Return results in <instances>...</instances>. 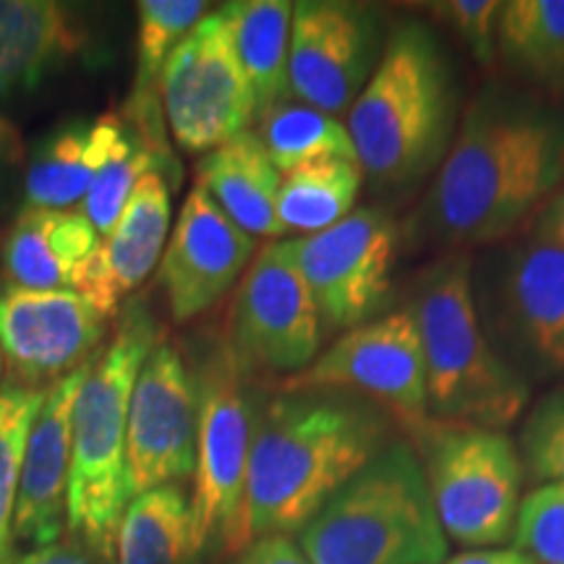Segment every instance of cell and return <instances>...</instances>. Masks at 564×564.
<instances>
[{"mask_svg": "<svg viewBox=\"0 0 564 564\" xmlns=\"http://www.w3.org/2000/svg\"><path fill=\"white\" fill-rule=\"evenodd\" d=\"M150 308H126L110 343L89 358L74 405V453L68 474L66 525L105 562L116 560V535L129 507L126 429L133 384L160 340Z\"/></svg>", "mask_w": 564, "mask_h": 564, "instance_id": "cell-5", "label": "cell"}, {"mask_svg": "<svg viewBox=\"0 0 564 564\" xmlns=\"http://www.w3.org/2000/svg\"><path fill=\"white\" fill-rule=\"evenodd\" d=\"M531 236L564 251V188H560L535 215V220L531 223Z\"/></svg>", "mask_w": 564, "mask_h": 564, "instance_id": "cell-37", "label": "cell"}, {"mask_svg": "<svg viewBox=\"0 0 564 564\" xmlns=\"http://www.w3.org/2000/svg\"><path fill=\"white\" fill-rule=\"evenodd\" d=\"M137 13V70H133L137 76H133L129 102L131 129L160 150H167L165 139H162V100H158V89L175 47L207 17V3L202 0H141Z\"/></svg>", "mask_w": 564, "mask_h": 564, "instance_id": "cell-25", "label": "cell"}, {"mask_svg": "<svg viewBox=\"0 0 564 564\" xmlns=\"http://www.w3.org/2000/svg\"><path fill=\"white\" fill-rule=\"evenodd\" d=\"M502 6L499 0H449V3H436V11L449 32L468 47L476 63L491 66L497 58V34L499 19H502Z\"/></svg>", "mask_w": 564, "mask_h": 564, "instance_id": "cell-34", "label": "cell"}, {"mask_svg": "<svg viewBox=\"0 0 564 564\" xmlns=\"http://www.w3.org/2000/svg\"><path fill=\"white\" fill-rule=\"evenodd\" d=\"M415 444L444 535L465 549L512 541L525 468L507 432L429 423Z\"/></svg>", "mask_w": 564, "mask_h": 564, "instance_id": "cell-8", "label": "cell"}, {"mask_svg": "<svg viewBox=\"0 0 564 564\" xmlns=\"http://www.w3.org/2000/svg\"><path fill=\"white\" fill-rule=\"evenodd\" d=\"M236 564H312L291 535H264L251 541Z\"/></svg>", "mask_w": 564, "mask_h": 564, "instance_id": "cell-36", "label": "cell"}, {"mask_svg": "<svg viewBox=\"0 0 564 564\" xmlns=\"http://www.w3.org/2000/svg\"><path fill=\"white\" fill-rule=\"evenodd\" d=\"M171 232V188L162 173L144 175L133 188L116 228L97 241L74 278V291L84 295L105 319L118 314L126 295L150 278L162 262Z\"/></svg>", "mask_w": 564, "mask_h": 564, "instance_id": "cell-19", "label": "cell"}, {"mask_svg": "<svg viewBox=\"0 0 564 564\" xmlns=\"http://www.w3.org/2000/svg\"><path fill=\"white\" fill-rule=\"evenodd\" d=\"M100 236L84 212L26 207L6 232L3 270L11 285L74 291V278Z\"/></svg>", "mask_w": 564, "mask_h": 564, "instance_id": "cell-22", "label": "cell"}, {"mask_svg": "<svg viewBox=\"0 0 564 564\" xmlns=\"http://www.w3.org/2000/svg\"><path fill=\"white\" fill-rule=\"evenodd\" d=\"M312 564H444L449 539L421 455L390 440L301 531Z\"/></svg>", "mask_w": 564, "mask_h": 564, "instance_id": "cell-6", "label": "cell"}, {"mask_svg": "<svg viewBox=\"0 0 564 564\" xmlns=\"http://www.w3.org/2000/svg\"><path fill=\"white\" fill-rule=\"evenodd\" d=\"M444 564H533L518 549H468Z\"/></svg>", "mask_w": 564, "mask_h": 564, "instance_id": "cell-38", "label": "cell"}, {"mask_svg": "<svg viewBox=\"0 0 564 564\" xmlns=\"http://www.w3.org/2000/svg\"><path fill=\"white\" fill-rule=\"evenodd\" d=\"M194 379L199 405L192 497L196 544L202 554L212 544L230 552L241 520L257 419L243 384V364L232 345H217Z\"/></svg>", "mask_w": 564, "mask_h": 564, "instance_id": "cell-9", "label": "cell"}, {"mask_svg": "<svg viewBox=\"0 0 564 564\" xmlns=\"http://www.w3.org/2000/svg\"><path fill=\"white\" fill-rule=\"evenodd\" d=\"M564 183V110L489 84L463 108L429 188L423 225L453 251L499 246L535 220Z\"/></svg>", "mask_w": 564, "mask_h": 564, "instance_id": "cell-1", "label": "cell"}, {"mask_svg": "<svg viewBox=\"0 0 564 564\" xmlns=\"http://www.w3.org/2000/svg\"><path fill=\"white\" fill-rule=\"evenodd\" d=\"M293 9L288 0H236L220 13L228 21L238 61L257 97V118L291 100V32Z\"/></svg>", "mask_w": 564, "mask_h": 564, "instance_id": "cell-24", "label": "cell"}, {"mask_svg": "<svg viewBox=\"0 0 564 564\" xmlns=\"http://www.w3.org/2000/svg\"><path fill=\"white\" fill-rule=\"evenodd\" d=\"M474 301L494 350L528 384L564 382V251L539 238L474 259Z\"/></svg>", "mask_w": 564, "mask_h": 564, "instance_id": "cell-7", "label": "cell"}, {"mask_svg": "<svg viewBox=\"0 0 564 564\" xmlns=\"http://www.w3.org/2000/svg\"><path fill=\"white\" fill-rule=\"evenodd\" d=\"M379 9L348 0H301L293 9L291 95L327 116L350 112L382 61Z\"/></svg>", "mask_w": 564, "mask_h": 564, "instance_id": "cell-13", "label": "cell"}, {"mask_svg": "<svg viewBox=\"0 0 564 564\" xmlns=\"http://www.w3.org/2000/svg\"><path fill=\"white\" fill-rule=\"evenodd\" d=\"M322 340L319 312L285 241L264 243L236 299L230 345L238 361L295 377L319 358Z\"/></svg>", "mask_w": 564, "mask_h": 564, "instance_id": "cell-15", "label": "cell"}, {"mask_svg": "<svg viewBox=\"0 0 564 564\" xmlns=\"http://www.w3.org/2000/svg\"><path fill=\"white\" fill-rule=\"evenodd\" d=\"M366 175L352 160H316L282 173L278 212L285 230L312 236L356 212Z\"/></svg>", "mask_w": 564, "mask_h": 564, "instance_id": "cell-28", "label": "cell"}, {"mask_svg": "<svg viewBox=\"0 0 564 564\" xmlns=\"http://www.w3.org/2000/svg\"><path fill=\"white\" fill-rule=\"evenodd\" d=\"M518 449L535 484H564V382L528 411Z\"/></svg>", "mask_w": 564, "mask_h": 564, "instance_id": "cell-32", "label": "cell"}, {"mask_svg": "<svg viewBox=\"0 0 564 564\" xmlns=\"http://www.w3.org/2000/svg\"><path fill=\"white\" fill-rule=\"evenodd\" d=\"M253 251V236L238 228L202 186H194L160 262L173 319H196L215 306L249 270Z\"/></svg>", "mask_w": 564, "mask_h": 564, "instance_id": "cell-17", "label": "cell"}, {"mask_svg": "<svg viewBox=\"0 0 564 564\" xmlns=\"http://www.w3.org/2000/svg\"><path fill=\"white\" fill-rule=\"evenodd\" d=\"M426 366L429 423L507 432L531 403V384L494 350L474 301V257L449 251L421 272L413 301Z\"/></svg>", "mask_w": 564, "mask_h": 564, "instance_id": "cell-4", "label": "cell"}, {"mask_svg": "<svg viewBox=\"0 0 564 564\" xmlns=\"http://www.w3.org/2000/svg\"><path fill=\"white\" fill-rule=\"evenodd\" d=\"M282 390L356 392L419 436L429 426L426 366L411 306L343 333L306 371L282 379Z\"/></svg>", "mask_w": 564, "mask_h": 564, "instance_id": "cell-10", "label": "cell"}, {"mask_svg": "<svg viewBox=\"0 0 564 564\" xmlns=\"http://www.w3.org/2000/svg\"><path fill=\"white\" fill-rule=\"evenodd\" d=\"M199 556L192 499L181 486L131 499L118 525L116 564H194Z\"/></svg>", "mask_w": 564, "mask_h": 564, "instance_id": "cell-26", "label": "cell"}, {"mask_svg": "<svg viewBox=\"0 0 564 564\" xmlns=\"http://www.w3.org/2000/svg\"><path fill=\"white\" fill-rule=\"evenodd\" d=\"M45 392L24 384L0 390V564L13 556V514H17L21 465L26 440Z\"/></svg>", "mask_w": 564, "mask_h": 564, "instance_id": "cell-31", "label": "cell"}, {"mask_svg": "<svg viewBox=\"0 0 564 564\" xmlns=\"http://www.w3.org/2000/svg\"><path fill=\"white\" fill-rule=\"evenodd\" d=\"M512 549L533 564H564V484H539L520 502Z\"/></svg>", "mask_w": 564, "mask_h": 564, "instance_id": "cell-33", "label": "cell"}, {"mask_svg": "<svg viewBox=\"0 0 564 564\" xmlns=\"http://www.w3.org/2000/svg\"><path fill=\"white\" fill-rule=\"evenodd\" d=\"M394 246V225L377 207H356L333 228L285 241L324 335H343L384 312L392 299Z\"/></svg>", "mask_w": 564, "mask_h": 564, "instance_id": "cell-12", "label": "cell"}, {"mask_svg": "<svg viewBox=\"0 0 564 564\" xmlns=\"http://www.w3.org/2000/svg\"><path fill=\"white\" fill-rule=\"evenodd\" d=\"M89 361L70 371L45 392L26 440L21 465L13 539L30 546H47L66 528L68 474L74 453V405L87 377Z\"/></svg>", "mask_w": 564, "mask_h": 564, "instance_id": "cell-18", "label": "cell"}, {"mask_svg": "<svg viewBox=\"0 0 564 564\" xmlns=\"http://www.w3.org/2000/svg\"><path fill=\"white\" fill-rule=\"evenodd\" d=\"M0 373H3V356H0Z\"/></svg>", "mask_w": 564, "mask_h": 564, "instance_id": "cell-40", "label": "cell"}, {"mask_svg": "<svg viewBox=\"0 0 564 564\" xmlns=\"http://www.w3.org/2000/svg\"><path fill=\"white\" fill-rule=\"evenodd\" d=\"M6 564H110L105 562L100 554L91 552V549L79 539H58L47 546H32L30 552L11 556Z\"/></svg>", "mask_w": 564, "mask_h": 564, "instance_id": "cell-35", "label": "cell"}, {"mask_svg": "<svg viewBox=\"0 0 564 564\" xmlns=\"http://www.w3.org/2000/svg\"><path fill=\"white\" fill-rule=\"evenodd\" d=\"M384 411L364 398L288 392L257 419L230 552L264 535L301 533L390 442Z\"/></svg>", "mask_w": 564, "mask_h": 564, "instance_id": "cell-2", "label": "cell"}, {"mask_svg": "<svg viewBox=\"0 0 564 564\" xmlns=\"http://www.w3.org/2000/svg\"><path fill=\"white\" fill-rule=\"evenodd\" d=\"M497 51L535 87L564 95V0L505 3Z\"/></svg>", "mask_w": 564, "mask_h": 564, "instance_id": "cell-27", "label": "cell"}, {"mask_svg": "<svg viewBox=\"0 0 564 564\" xmlns=\"http://www.w3.org/2000/svg\"><path fill=\"white\" fill-rule=\"evenodd\" d=\"M196 186L249 236L274 241L288 232L278 212L282 173L257 131L238 133L228 144L202 154Z\"/></svg>", "mask_w": 564, "mask_h": 564, "instance_id": "cell-20", "label": "cell"}, {"mask_svg": "<svg viewBox=\"0 0 564 564\" xmlns=\"http://www.w3.org/2000/svg\"><path fill=\"white\" fill-rule=\"evenodd\" d=\"M259 121V139L280 173L329 158L358 162L348 123L299 100L282 102Z\"/></svg>", "mask_w": 564, "mask_h": 564, "instance_id": "cell-29", "label": "cell"}, {"mask_svg": "<svg viewBox=\"0 0 564 564\" xmlns=\"http://www.w3.org/2000/svg\"><path fill=\"white\" fill-rule=\"evenodd\" d=\"M105 316L76 291H0V350L24 387L58 382L95 356Z\"/></svg>", "mask_w": 564, "mask_h": 564, "instance_id": "cell-16", "label": "cell"}, {"mask_svg": "<svg viewBox=\"0 0 564 564\" xmlns=\"http://www.w3.org/2000/svg\"><path fill=\"white\" fill-rule=\"evenodd\" d=\"M123 133V118L105 112L89 123L66 126L47 139L26 171L30 207L70 209L76 202H84Z\"/></svg>", "mask_w": 564, "mask_h": 564, "instance_id": "cell-23", "label": "cell"}, {"mask_svg": "<svg viewBox=\"0 0 564 564\" xmlns=\"http://www.w3.org/2000/svg\"><path fill=\"white\" fill-rule=\"evenodd\" d=\"M196 379L165 337L141 366L126 429L129 502L158 486H181L196 470Z\"/></svg>", "mask_w": 564, "mask_h": 564, "instance_id": "cell-14", "label": "cell"}, {"mask_svg": "<svg viewBox=\"0 0 564 564\" xmlns=\"http://www.w3.org/2000/svg\"><path fill=\"white\" fill-rule=\"evenodd\" d=\"M463 116L460 79L432 24L400 21L348 112L358 165L382 192H405L440 171Z\"/></svg>", "mask_w": 564, "mask_h": 564, "instance_id": "cell-3", "label": "cell"}, {"mask_svg": "<svg viewBox=\"0 0 564 564\" xmlns=\"http://www.w3.org/2000/svg\"><path fill=\"white\" fill-rule=\"evenodd\" d=\"M19 150V137L9 121L0 118V165H6Z\"/></svg>", "mask_w": 564, "mask_h": 564, "instance_id": "cell-39", "label": "cell"}, {"mask_svg": "<svg viewBox=\"0 0 564 564\" xmlns=\"http://www.w3.org/2000/svg\"><path fill=\"white\" fill-rule=\"evenodd\" d=\"M162 162H171V152L160 150L126 123V133L112 150L110 160L97 173L89 194L84 196V217L95 225L97 236L105 238L116 228L118 217L129 204L137 183L150 173H160Z\"/></svg>", "mask_w": 564, "mask_h": 564, "instance_id": "cell-30", "label": "cell"}, {"mask_svg": "<svg viewBox=\"0 0 564 564\" xmlns=\"http://www.w3.org/2000/svg\"><path fill=\"white\" fill-rule=\"evenodd\" d=\"M87 45L76 13L55 0H0V97L34 89Z\"/></svg>", "mask_w": 564, "mask_h": 564, "instance_id": "cell-21", "label": "cell"}, {"mask_svg": "<svg viewBox=\"0 0 564 564\" xmlns=\"http://www.w3.org/2000/svg\"><path fill=\"white\" fill-rule=\"evenodd\" d=\"M160 97L171 137L188 154L217 150L257 121V97L220 11L207 13L175 47Z\"/></svg>", "mask_w": 564, "mask_h": 564, "instance_id": "cell-11", "label": "cell"}]
</instances>
